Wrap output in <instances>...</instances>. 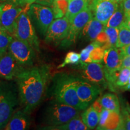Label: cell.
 <instances>
[{"label":"cell","instance_id":"cell-7","mask_svg":"<svg viewBox=\"0 0 130 130\" xmlns=\"http://www.w3.org/2000/svg\"><path fill=\"white\" fill-rule=\"evenodd\" d=\"M23 10L9 1L0 4V26L12 36L14 35L18 19Z\"/></svg>","mask_w":130,"mask_h":130},{"label":"cell","instance_id":"cell-16","mask_svg":"<svg viewBox=\"0 0 130 130\" xmlns=\"http://www.w3.org/2000/svg\"><path fill=\"white\" fill-rule=\"evenodd\" d=\"M106 48L96 41H93L81 51L80 61L85 63H100L103 60Z\"/></svg>","mask_w":130,"mask_h":130},{"label":"cell","instance_id":"cell-38","mask_svg":"<svg viewBox=\"0 0 130 130\" xmlns=\"http://www.w3.org/2000/svg\"><path fill=\"white\" fill-rule=\"evenodd\" d=\"M36 1V0H25V2L27 5H31L33 4L34 3H35Z\"/></svg>","mask_w":130,"mask_h":130},{"label":"cell","instance_id":"cell-18","mask_svg":"<svg viewBox=\"0 0 130 130\" xmlns=\"http://www.w3.org/2000/svg\"><path fill=\"white\" fill-rule=\"evenodd\" d=\"M28 114L24 110L16 111L4 126L6 130H25L28 129L30 125Z\"/></svg>","mask_w":130,"mask_h":130},{"label":"cell","instance_id":"cell-23","mask_svg":"<svg viewBox=\"0 0 130 130\" xmlns=\"http://www.w3.org/2000/svg\"><path fill=\"white\" fill-rule=\"evenodd\" d=\"M101 104L105 109L120 113V104L119 99L115 94L108 93L98 99Z\"/></svg>","mask_w":130,"mask_h":130},{"label":"cell","instance_id":"cell-5","mask_svg":"<svg viewBox=\"0 0 130 130\" xmlns=\"http://www.w3.org/2000/svg\"><path fill=\"white\" fill-rule=\"evenodd\" d=\"M27 13L35 28L45 36L54 18L53 9L48 6L33 3L29 6Z\"/></svg>","mask_w":130,"mask_h":130},{"label":"cell","instance_id":"cell-41","mask_svg":"<svg viewBox=\"0 0 130 130\" xmlns=\"http://www.w3.org/2000/svg\"><path fill=\"white\" fill-rule=\"evenodd\" d=\"M6 0H0V1H3V2H4V1H6Z\"/></svg>","mask_w":130,"mask_h":130},{"label":"cell","instance_id":"cell-33","mask_svg":"<svg viewBox=\"0 0 130 130\" xmlns=\"http://www.w3.org/2000/svg\"><path fill=\"white\" fill-rule=\"evenodd\" d=\"M124 67L130 68V56L125 57L122 60L121 68Z\"/></svg>","mask_w":130,"mask_h":130},{"label":"cell","instance_id":"cell-36","mask_svg":"<svg viewBox=\"0 0 130 130\" xmlns=\"http://www.w3.org/2000/svg\"><path fill=\"white\" fill-rule=\"evenodd\" d=\"M125 22L123 25L130 29V16L125 15Z\"/></svg>","mask_w":130,"mask_h":130},{"label":"cell","instance_id":"cell-40","mask_svg":"<svg viewBox=\"0 0 130 130\" xmlns=\"http://www.w3.org/2000/svg\"><path fill=\"white\" fill-rule=\"evenodd\" d=\"M126 110H128V112H129V114H130V105L129 104H126Z\"/></svg>","mask_w":130,"mask_h":130},{"label":"cell","instance_id":"cell-13","mask_svg":"<svg viewBox=\"0 0 130 130\" xmlns=\"http://www.w3.org/2000/svg\"><path fill=\"white\" fill-rule=\"evenodd\" d=\"M15 105L16 98L12 92L0 89V128L8 123Z\"/></svg>","mask_w":130,"mask_h":130},{"label":"cell","instance_id":"cell-2","mask_svg":"<svg viewBox=\"0 0 130 130\" xmlns=\"http://www.w3.org/2000/svg\"><path fill=\"white\" fill-rule=\"evenodd\" d=\"M77 78L63 74L56 79L54 95L56 101L83 110L87 107L79 100L76 90Z\"/></svg>","mask_w":130,"mask_h":130},{"label":"cell","instance_id":"cell-39","mask_svg":"<svg viewBox=\"0 0 130 130\" xmlns=\"http://www.w3.org/2000/svg\"><path fill=\"white\" fill-rule=\"evenodd\" d=\"M112 1H115V2L119 3V4H121V3H122L124 0H112Z\"/></svg>","mask_w":130,"mask_h":130},{"label":"cell","instance_id":"cell-14","mask_svg":"<svg viewBox=\"0 0 130 130\" xmlns=\"http://www.w3.org/2000/svg\"><path fill=\"white\" fill-rule=\"evenodd\" d=\"M19 63L10 52L0 56V77L10 80L20 72Z\"/></svg>","mask_w":130,"mask_h":130},{"label":"cell","instance_id":"cell-6","mask_svg":"<svg viewBox=\"0 0 130 130\" xmlns=\"http://www.w3.org/2000/svg\"><path fill=\"white\" fill-rule=\"evenodd\" d=\"M92 18V10L90 6H87L74 18L71 22L68 36L61 42V46L67 48L74 44L86 24Z\"/></svg>","mask_w":130,"mask_h":130},{"label":"cell","instance_id":"cell-3","mask_svg":"<svg viewBox=\"0 0 130 130\" xmlns=\"http://www.w3.org/2000/svg\"><path fill=\"white\" fill-rule=\"evenodd\" d=\"M79 111L74 107L57 101L47 108L45 114V123L48 126L63 124L79 116Z\"/></svg>","mask_w":130,"mask_h":130},{"label":"cell","instance_id":"cell-11","mask_svg":"<svg viewBox=\"0 0 130 130\" xmlns=\"http://www.w3.org/2000/svg\"><path fill=\"white\" fill-rule=\"evenodd\" d=\"M70 25V21L66 16L57 18L49 27L45 36V41L48 43L62 41L68 36Z\"/></svg>","mask_w":130,"mask_h":130},{"label":"cell","instance_id":"cell-21","mask_svg":"<svg viewBox=\"0 0 130 130\" xmlns=\"http://www.w3.org/2000/svg\"><path fill=\"white\" fill-rule=\"evenodd\" d=\"M43 129L51 130H86L89 129L79 116L72 119L68 122L56 126H47Z\"/></svg>","mask_w":130,"mask_h":130},{"label":"cell","instance_id":"cell-24","mask_svg":"<svg viewBox=\"0 0 130 130\" xmlns=\"http://www.w3.org/2000/svg\"><path fill=\"white\" fill-rule=\"evenodd\" d=\"M88 6V0H68V9L65 14L70 23L74 18Z\"/></svg>","mask_w":130,"mask_h":130},{"label":"cell","instance_id":"cell-37","mask_svg":"<svg viewBox=\"0 0 130 130\" xmlns=\"http://www.w3.org/2000/svg\"><path fill=\"white\" fill-rule=\"evenodd\" d=\"M129 89H130V75H129V78H128V80L127 84H126L125 88L124 90H129Z\"/></svg>","mask_w":130,"mask_h":130},{"label":"cell","instance_id":"cell-8","mask_svg":"<svg viewBox=\"0 0 130 130\" xmlns=\"http://www.w3.org/2000/svg\"><path fill=\"white\" fill-rule=\"evenodd\" d=\"M9 52L20 64L30 65L33 62L35 50L27 42L14 37L10 43Z\"/></svg>","mask_w":130,"mask_h":130},{"label":"cell","instance_id":"cell-12","mask_svg":"<svg viewBox=\"0 0 130 130\" xmlns=\"http://www.w3.org/2000/svg\"><path fill=\"white\" fill-rule=\"evenodd\" d=\"M76 90L79 100L86 107L94 101L101 92V87L85 80L78 78Z\"/></svg>","mask_w":130,"mask_h":130},{"label":"cell","instance_id":"cell-29","mask_svg":"<svg viewBox=\"0 0 130 130\" xmlns=\"http://www.w3.org/2000/svg\"><path fill=\"white\" fill-rule=\"evenodd\" d=\"M80 63V55L75 52H69L65 57L64 61L57 68H62L68 64H78Z\"/></svg>","mask_w":130,"mask_h":130},{"label":"cell","instance_id":"cell-42","mask_svg":"<svg viewBox=\"0 0 130 130\" xmlns=\"http://www.w3.org/2000/svg\"><path fill=\"white\" fill-rule=\"evenodd\" d=\"M54 1H57V0H54Z\"/></svg>","mask_w":130,"mask_h":130},{"label":"cell","instance_id":"cell-15","mask_svg":"<svg viewBox=\"0 0 130 130\" xmlns=\"http://www.w3.org/2000/svg\"><path fill=\"white\" fill-rule=\"evenodd\" d=\"M97 129H122L121 114L103 108L100 113Z\"/></svg>","mask_w":130,"mask_h":130},{"label":"cell","instance_id":"cell-20","mask_svg":"<svg viewBox=\"0 0 130 130\" xmlns=\"http://www.w3.org/2000/svg\"><path fill=\"white\" fill-rule=\"evenodd\" d=\"M105 26L103 24L93 18L86 24L81 34V36L90 41H95L104 29Z\"/></svg>","mask_w":130,"mask_h":130},{"label":"cell","instance_id":"cell-1","mask_svg":"<svg viewBox=\"0 0 130 130\" xmlns=\"http://www.w3.org/2000/svg\"><path fill=\"white\" fill-rule=\"evenodd\" d=\"M50 75L47 65L20 71L17 75L19 96L24 111L30 114L40 103Z\"/></svg>","mask_w":130,"mask_h":130},{"label":"cell","instance_id":"cell-25","mask_svg":"<svg viewBox=\"0 0 130 130\" xmlns=\"http://www.w3.org/2000/svg\"><path fill=\"white\" fill-rule=\"evenodd\" d=\"M125 17V12L120 4L118 9L108 21L105 27L119 28L124 23Z\"/></svg>","mask_w":130,"mask_h":130},{"label":"cell","instance_id":"cell-10","mask_svg":"<svg viewBox=\"0 0 130 130\" xmlns=\"http://www.w3.org/2000/svg\"><path fill=\"white\" fill-rule=\"evenodd\" d=\"M119 4L112 0H93L90 7L93 18L105 26Z\"/></svg>","mask_w":130,"mask_h":130},{"label":"cell","instance_id":"cell-34","mask_svg":"<svg viewBox=\"0 0 130 130\" xmlns=\"http://www.w3.org/2000/svg\"><path fill=\"white\" fill-rule=\"evenodd\" d=\"M54 1V0H36L35 3H37V4L43 5V6L50 7V6H53Z\"/></svg>","mask_w":130,"mask_h":130},{"label":"cell","instance_id":"cell-17","mask_svg":"<svg viewBox=\"0 0 130 130\" xmlns=\"http://www.w3.org/2000/svg\"><path fill=\"white\" fill-rule=\"evenodd\" d=\"M122 60L119 48L111 47L105 51L103 61L105 72H111L121 68Z\"/></svg>","mask_w":130,"mask_h":130},{"label":"cell","instance_id":"cell-28","mask_svg":"<svg viewBox=\"0 0 130 130\" xmlns=\"http://www.w3.org/2000/svg\"><path fill=\"white\" fill-rule=\"evenodd\" d=\"M12 39V36L0 26V56L7 52Z\"/></svg>","mask_w":130,"mask_h":130},{"label":"cell","instance_id":"cell-32","mask_svg":"<svg viewBox=\"0 0 130 130\" xmlns=\"http://www.w3.org/2000/svg\"><path fill=\"white\" fill-rule=\"evenodd\" d=\"M6 1L13 3V4H16V6L21 7H24L26 6H28V5L26 4L25 0H6Z\"/></svg>","mask_w":130,"mask_h":130},{"label":"cell","instance_id":"cell-22","mask_svg":"<svg viewBox=\"0 0 130 130\" xmlns=\"http://www.w3.org/2000/svg\"><path fill=\"white\" fill-rule=\"evenodd\" d=\"M81 119L89 129H93L99 123L100 113L91 105L82 113Z\"/></svg>","mask_w":130,"mask_h":130},{"label":"cell","instance_id":"cell-27","mask_svg":"<svg viewBox=\"0 0 130 130\" xmlns=\"http://www.w3.org/2000/svg\"><path fill=\"white\" fill-rule=\"evenodd\" d=\"M68 0H57L54 1L53 4V11L54 18L63 17L67 12Z\"/></svg>","mask_w":130,"mask_h":130},{"label":"cell","instance_id":"cell-31","mask_svg":"<svg viewBox=\"0 0 130 130\" xmlns=\"http://www.w3.org/2000/svg\"><path fill=\"white\" fill-rule=\"evenodd\" d=\"M119 50L122 58L126 56H130V44L127 46H123L122 48H120Z\"/></svg>","mask_w":130,"mask_h":130},{"label":"cell","instance_id":"cell-43","mask_svg":"<svg viewBox=\"0 0 130 130\" xmlns=\"http://www.w3.org/2000/svg\"><path fill=\"white\" fill-rule=\"evenodd\" d=\"M129 90H130V89H129Z\"/></svg>","mask_w":130,"mask_h":130},{"label":"cell","instance_id":"cell-30","mask_svg":"<svg viewBox=\"0 0 130 130\" xmlns=\"http://www.w3.org/2000/svg\"><path fill=\"white\" fill-rule=\"evenodd\" d=\"M121 116L122 129L130 130V114L126 108H122Z\"/></svg>","mask_w":130,"mask_h":130},{"label":"cell","instance_id":"cell-4","mask_svg":"<svg viewBox=\"0 0 130 130\" xmlns=\"http://www.w3.org/2000/svg\"><path fill=\"white\" fill-rule=\"evenodd\" d=\"M30 5L26 6L21 13L18 19L17 26L14 36L27 42L35 51H39V41L31 21L27 13V10Z\"/></svg>","mask_w":130,"mask_h":130},{"label":"cell","instance_id":"cell-19","mask_svg":"<svg viewBox=\"0 0 130 130\" xmlns=\"http://www.w3.org/2000/svg\"><path fill=\"white\" fill-rule=\"evenodd\" d=\"M118 35V28L105 27L103 31L98 36L95 41L100 43L107 50L111 47H116Z\"/></svg>","mask_w":130,"mask_h":130},{"label":"cell","instance_id":"cell-35","mask_svg":"<svg viewBox=\"0 0 130 130\" xmlns=\"http://www.w3.org/2000/svg\"><path fill=\"white\" fill-rule=\"evenodd\" d=\"M121 6L124 10L125 12H130V0H124L121 3Z\"/></svg>","mask_w":130,"mask_h":130},{"label":"cell","instance_id":"cell-26","mask_svg":"<svg viewBox=\"0 0 130 130\" xmlns=\"http://www.w3.org/2000/svg\"><path fill=\"white\" fill-rule=\"evenodd\" d=\"M130 44V29L122 25L119 28L118 39L116 47L122 48Z\"/></svg>","mask_w":130,"mask_h":130},{"label":"cell","instance_id":"cell-9","mask_svg":"<svg viewBox=\"0 0 130 130\" xmlns=\"http://www.w3.org/2000/svg\"><path fill=\"white\" fill-rule=\"evenodd\" d=\"M81 77L83 79L91 83L106 87L104 67L100 63H85L80 61Z\"/></svg>","mask_w":130,"mask_h":130}]
</instances>
